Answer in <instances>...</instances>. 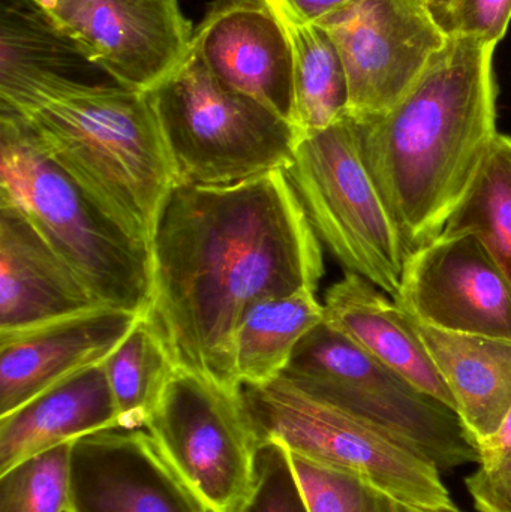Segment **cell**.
Segmentation results:
<instances>
[{
    "label": "cell",
    "instance_id": "obj_1",
    "mask_svg": "<svg viewBox=\"0 0 511 512\" xmlns=\"http://www.w3.org/2000/svg\"><path fill=\"white\" fill-rule=\"evenodd\" d=\"M147 319L177 369L240 393L234 337L261 300L305 289L324 274L321 242L285 171L231 185L173 189L152 245Z\"/></svg>",
    "mask_w": 511,
    "mask_h": 512
},
{
    "label": "cell",
    "instance_id": "obj_2",
    "mask_svg": "<svg viewBox=\"0 0 511 512\" xmlns=\"http://www.w3.org/2000/svg\"><path fill=\"white\" fill-rule=\"evenodd\" d=\"M497 45L449 36L393 107L356 116L363 158L410 254L443 233L497 137Z\"/></svg>",
    "mask_w": 511,
    "mask_h": 512
},
{
    "label": "cell",
    "instance_id": "obj_3",
    "mask_svg": "<svg viewBox=\"0 0 511 512\" xmlns=\"http://www.w3.org/2000/svg\"><path fill=\"white\" fill-rule=\"evenodd\" d=\"M45 155L152 251L176 167L149 93L48 74L0 92Z\"/></svg>",
    "mask_w": 511,
    "mask_h": 512
},
{
    "label": "cell",
    "instance_id": "obj_4",
    "mask_svg": "<svg viewBox=\"0 0 511 512\" xmlns=\"http://www.w3.org/2000/svg\"><path fill=\"white\" fill-rule=\"evenodd\" d=\"M0 203L26 216L101 306L149 312L152 251L99 209L8 110H0Z\"/></svg>",
    "mask_w": 511,
    "mask_h": 512
},
{
    "label": "cell",
    "instance_id": "obj_5",
    "mask_svg": "<svg viewBox=\"0 0 511 512\" xmlns=\"http://www.w3.org/2000/svg\"><path fill=\"white\" fill-rule=\"evenodd\" d=\"M242 400L260 447L282 445L290 454L363 478L405 505H455L431 460L287 376L243 385Z\"/></svg>",
    "mask_w": 511,
    "mask_h": 512
},
{
    "label": "cell",
    "instance_id": "obj_6",
    "mask_svg": "<svg viewBox=\"0 0 511 512\" xmlns=\"http://www.w3.org/2000/svg\"><path fill=\"white\" fill-rule=\"evenodd\" d=\"M149 95L179 185H231L287 171L293 162L296 128L219 83L194 51Z\"/></svg>",
    "mask_w": 511,
    "mask_h": 512
},
{
    "label": "cell",
    "instance_id": "obj_7",
    "mask_svg": "<svg viewBox=\"0 0 511 512\" xmlns=\"http://www.w3.org/2000/svg\"><path fill=\"white\" fill-rule=\"evenodd\" d=\"M285 173L320 242L398 300L410 252L363 158L357 117L300 138Z\"/></svg>",
    "mask_w": 511,
    "mask_h": 512
},
{
    "label": "cell",
    "instance_id": "obj_8",
    "mask_svg": "<svg viewBox=\"0 0 511 512\" xmlns=\"http://www.w3.org/2000/svg\"><path fill=\"white\" fill-rule=\"evenodd\" d=\"M282 375L386 430L440 471L479 465V447L452 408L326 321L303 337Z\"/></svg>",
    "mask_w": 511,
    "mask_h": 512
},
{
    "label": "cell",
    "instance_id": "obj_9",
    "mask_svg": "<svg viewBox=\"0 0 511 512\" xmlns=\"http://www.w3.org/2000/svg\"><path fill=\"white\" fill-rule=\"evenodd\" d=\"M209 512H236L257 484L258 444L242 391L176 369L146 426Z\"/></svg>",
    "mask_w": 511,
    "mask_h": 512
},
{
    "label": "cell",
    "instance_id": "obj_10",
    "mask_svg": "<svg viewBox=\"0 0 511 512\" xmlns=\"http://www.w3.org/2000/svg\"><path fill=\"white\" fill-rule=\"evenodd\" d=\"M117 86L149 93L188 57L194 27L179 0H30Z\"/></svg>",
    "mask_w": 511,
    "mask_h": 512
},
{
    "label": "cell",
    "instance_id": "obj_11",
    "mask_svg": "<svg viewBox=\"0 0 511 512\" xmlns=\"http://www.w3.org/2000/svg\"><path fill=\"white\" fill-rule=\"evenodd\" d=\"M315 24L338 47L359 117L393 107L449 39L422 0H353Z\"/></svg>",
    "mask_w": 511,
    "mask_h": 512
},
{
    "label": "cell",
    "instance_id": "obj_12",
    "mask_svg": "<svg viewBox=\"0 0 511 512\" xmlns=\"http://www.w3.org/2000/svg\"><path fill=\"white\" fill-rule=\"evenodd\" d=\"M396 303L450 333L511 340V283L479 234L446 231L408 255Z\"/></svg>",
    "mask_w": 511,
    "mask_h": 512
},
{
    "label": "cell",
    "instance_id": "obj_13",
    "mask_svg": "<svg viewBox=\"0 0 511 512\" xmlns=\"http://www.w3.org/2000/svg\"><path fill=\"white\" fill-rule=\"evenodd\" d=\"M66 512H209L143 430L78 439L69 453Z\"/></svg>",
    "mask_w": 511,
    "mask_h": 512
},
{
    "label": "cell",
    "instance_id": "obj_14",
    "mask_svg": "<svg viewBox=\"0 0 511 512\" xmlns=\"http://www.w3.org/2000/svg\"><path fill=\"white\" fill-rule=\"evenodd\" d=\"M191 51L219 83L293 125V54L266 0H215L194 29Z\"/></svg>",
    "mask_w": 511,
    "mask_h": 512
},
{
    "label": "cell",
    "instance_id": "obj_15",
    "mask_svg": "<svg viewBox=\"0 0 511 512\" xmlns=\"http://www.w3.org/2000/svg\"><path fill=\"white\" fill-rule=\"evenodd\" d=\"M143 315L99 306L0 333V417L69 376L104 363Z\"/></svg>",
    "mask_w": 511,
    "mask_h": 512
},
{
    "label": "cell",
    "instance_id": "obj_16",
    "mask_svg": "<svg viewBox=\"0 0 511 512\" xmlns=\"http://www.w3.org/2000/svg\"><path fill=\"white\" fill-rule=\"evenodd\" d=\"M99 306L26 216L0 203V333L26 330Z\"/></svg>",
    "mask_w": 511,
    "mask_h": 512
},
{
    "label": "cell",
    "instance_id": "obj_17",
    "mask_svg": "<svg viewBox=\"0 0 511 512\" xmlns=\"http://www.w3.org/2000/svg\"><path fill=\"white\" fill-rule=\"evenodd\" d=\"M324 321L404 376L414 387L456 412L452 393L410 313L374 283L347 271L327 289Z\"/></svg>",
    "mask_w": 511,
    "mask_h": 512
},
{
    "label": "cell",
    "instance_id": "obj_18",
    "mask_svg": "<svg viewBox=\"0 0 511 512\" xmlns=\"http://www.w3.org/2000/svg\"><path fill=\"white\" fill-rule=\"evenodd\" d=\"M119 429L104 363L81 370L0 417V474L24 460Z\"/></svg>",
    "mask_w": 511,
    "mask_h": 512
},
{
    "label": "cell",
    "instance_id": "obj_19",
    "mask_svg": "<svg viewBox=\"0 0 511 512\" xmlns=\"http://www.w3.org/2000/svg\"><path fill=\"white\" fill-rule=\"evenodd\" d=\"M413 321L452 393L456 414L479 445L511 408V340L450 333Z\"/></svg>",
    "mask_w": 511,
    "mask_h": 512
},
{
    "label": "cell",
    "instance_id": "obj_20",
    "mask_svg": "<svg viewBox=\"0 0 511 512\" xmlns=\"http://www.w3.org/2000/svg\"><path fill=\"white\" fill-rule=\"evenodd\" d=\"M290 41L294 69L293 126L299 137L329 128L348 113L347 72L332 36L300 17L287 0H266Z\"/></svg>",
    "mask_w": 511,
    "mask_h": 512
},
{
    "label": "cell",
    "instance_id": "obj_21",
    "mask_svg": "<svg viewBox=\"0 0 511 512\" xmlns=\"http://www.w3.org/2000/svg\"><path fill=\"white\" fill-rule=\"evenodd\" d=\"M317 291L305 289L252 304L234 337V363L240 385H263L287 369L303 337L324 321Z\"/></svg>",
    "mask_w": 511,
    "mask_h": 512
},
{
    "label": "cell",
    "instance_id": "obj_22",
    "mask_svg": "<svg viewBox=\"0 0 511 512\" xmlns=\"http://www.w3.org/2000/svg\"><path fill=\"white\" fill-rule=\"evenodd\" d=\"M104 367L119 429H146L177 369L167 343L146 315L104 361Z\"/></svg>",
    "mask_w": 511,
    "mask_h": 512
},
{
    "label": "cell",
    "instance_id": "obj_23",
    "mask_svg": "<svg viewBox=\"0 0 511 512\" xmlns=\"http://www.w3.org/2000/svg\"><path fill=\"white\" fill-rule=\"evenodd\" d=\"M84 59L30 0H2L0 14V92L42 75H66Z\"/></svg>",
    "mask_w": 511,
    "mask_h": 512
},
{
    "label": "cell",
    "instance_id": "obj_24",
    "mask_svg": "<svg viewBox=\"0 0 511 512\" xmlns=\"http://www.w3.org/2000/svg\"><path fill=\"white\" fill-rule=\"evenodd\" d=\"M446 231L479 234L511 283V137L497 134L470 192Z\"/></svg>",
    "mask_w": 511,
    "mask_h": 512
},
{
    "label": "cell",
    "instance_id": "obj_25",
    "mask_svg": "<svg viewBox=\"0 0 511 512\" xmlns=\"http://www.w3.org/2000/svg\"><path fill=\"white\" fill-rule=\"evenodd\" d=\"M71 444L0 474V512H66Z\"/></svg>",
    "mask_w": 511,
    "mask_h": 512
},
{
    "label": "cell",
    "instance_id": "obj_26",
    "mask_svg": "<svg viewBox=\"0 0 511 512\" xmlns=\"http://www.w3.org/2000/svg\"><path fill=\"white\" fill-rule=\"evenodd\" d=\"M290 459L309 512H405V504L363 478L296 454Z\"/></svg>",
    "mask_w": 511,
    "mask_h": 512
},
{
    "label": "cell",
    "instance_id": "obj_27",
    "mask_svg": "<svg viewBox=\"0 0 511 512\" xmlns=\"http://www.w3.org/2000/svg\"><path fill=\"white\" fill-rule=\"evenodd\" d=\"M236 512H309L290 454L282 445L266 444L260 448L257 484Z\"/></svg>",
    "mask_w": 511,
    "mask_h": 512
},
{
    "label": "cell",
    "instance_id": "obj_28",
    "mask_svg": "<svg viewBox=\"0 0 511 512\" xmlns=\"http://www.w3.org/2000/svg\"><path fill=\"white\" fill-rule=\"evenodd\" d=\"M511 21V0H456L450 36H470L498 44Z\"/></svg>",
    "mask_w": 511,
    "mask_h": 512
},
{
    "label": "cell",
    "instance_id": "obj_29",
    "mask_svg": "<svg viewBox=\"0 0 511 512\" xmlns=\"http://www.w3.org/2000/svg\"><path fill=\"white\" fill-rule=\"evenodd\" d=\"M479 512H511V475H489L479 468L465 478Z\"/></svg>",
    "mask_w": 511,
    "mask_h": 512
},
{
    "label": "cell",
    "instance_id": "obj_30",
    "mask_svg": "<svg viewBox=\"0 0 511 512\" xmlns=\"http://www.w3.org/2000/svg\"><path fill=\"white\" fill-rule=\"evenodd\" d=\"M287 2L300 17L311 23H318L353 0H287Z\"/></svg>",
    "mask_w": 511,
    "mask_h": 512
},
{
    "label": "cell",
    "instance_id": "obj_31",
    "mask_svg": "<svg viewBox=\"0 0 511 512\" xmlns=\"http://www.w3.org/2000/svg\"><path fill=\"white\" fill-rule=\"evenodd\" d=\"M422 2L428 9L429 15L434 18L437 26L447 36H450V26H452V14L456 0H422Z\"/></svg>",
    "mask_w": 511,
    "mask_h": 512
},
{
    "label": "cell",
    "instance_id": "obj_32",
    "mask_svg": "<svg viewBox=\"0 0 511 512\" xmlns=\"http://www.w3.org/2000/svg\"><path fill=\"white\" fill-rule=\"evenodd\" d=\"M405 512H464L456 505L449 508L416 507V505H405Z\"/></svg>",
    "mask_w": 511,
    "mask_h": 512
}]
</instances>
